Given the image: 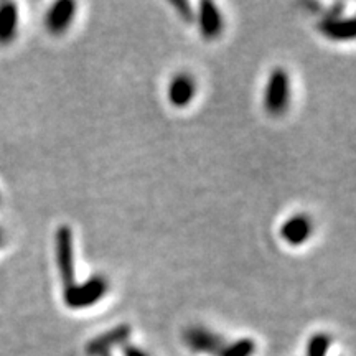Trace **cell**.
<instances>
[{"label": "cell", "instance_id": "6da1fadb", "mask_svg": "<svg viewBox=\"0 0 356 356\" xmlns=\"http://www.w3.org/2000/svg\"><path fill=\"white\" fill-rule=\"evenodd\" d=\"M108 292V280L101 275H92L86 282L73 284L65 289L63 300L70 309H86L99 302Z\"/></svg>", "mask_w": 356, "mask_h": 356}, {"label": "cell", "instance_id": "7a4b0ae2", "mask_svg": "<svg viewBox=\"0 0 356 356\" xmlns=\"http://www.w3.org/2000/svg\"><path fill=\"white\" fill-rule=\"evenodd\" d=\"M289 96H291V83L286 70L277 68L270 74L269 83L266 88L264 106L267 113L273 115H280L289 106Z\"/></svg>", "mask_w": 356, "mask_h": 356}, {"label": "cell", "instance_id": "3957f363", "mask_svg": "<svg viewBox=\"0 0 356 356\" xmlns=\"http://www.w3.org/2000/svg\"><path fill=\"white\" fill-rule=\"evenodd\" d=\"M56 261L65 289L74 284V257H73V233L70 226H61L56 231Z\"/></svg>", "mask_w": 356, "mask_h": 356}, {"label": "cell", "instance_id": "277c9868", "mask_svg": "<svg viewBox=\"0 0 356 356\" xmlns=\"http://www.w3.org/2000/svg\"><path fill=\"white\" fill-rule=\"evenodd\" d=\"M74 13H76V3L73 0H58L44 17L47 30L53 35L65 33L74 19Z\"/></svg>", "mask_w": 356, "mask_h": 356}, {"label": "cell", "instance_id": "5b68a950", "mask_svg": "<svg viewBox=\"0 0 356 356\" xmlns=\"http://www.w3.org/2000/svg\"><path fill=\"white\" fill-rule=\"evenodd\" d=\"M195 95H197V83H195L193 76H190L188 73L177 74V76H173L170 84H168V101L175 108H186L193 101Z\"/></svg>", "mask_w": 356, "mask_h": 356}, {"label": "cell", "instance_id": "8992f818", "mask_svg": "<svg viewBox=\"0 0 356 356\" xmlns=\"http://www.w3.org/2000/svg\"><path fill=\"white\" fill-rule=\"evenodd\" d=\"M312 231H314V225L310 218L307 215H296L284 222L280 228V236L291 246H300L309 241Z\"/></svg>", "mask_w": 356, "mask_h": 356}, {"label": "cell", "instance_id": "52a82bcc", "mask_svg": "<svg viewBox=\"0 0 356 356\" xmlns=\"http://www.w3.org/2000/svg\"><path fill=\"white\" fill-rule=\"evenodd\" d=\"M200 30L207 40H215L222 32V17L218 10L216 3L203 0L200 3Z\"/></svg>", "mask_w": 356, "mask_h": 356}, {"label": "cell", "instance_id": "ba28073f", "mask_svg": "<svg viewBox=\"0 0 356 356\" xmlns=\"http://www.w3.org/2000/svg\"><path fill=\"white\" fill-rule=\"evenodd\" d=\"M318 30L325 37L337 42H348L356 35V25L353 19H340V17H327L318 24Z\"/></svg>", "mask_w": 356, "mask_h": 356}, {"label": "cell", "instance_id": "9c48e42d", "mask_svg": "<svg viewBox=\"0 0 356 356\" xmlns=\"http://www.w3.org/2000/svg\"><path fill=\"white\" fill-rule=\"evenodd\" d=\"M19 26V7L15 3L0 6V44H8L15 38Z\"/></svg>", "mask_w": 356, "mask_h": 356}, {"label": "cell", "instance_id": "30bf717a", "mask_svg": "<svg viewBox=\"0 0 356 356\" xmlns=\"http://www.w3.org/2000/svg\"><path fill=\"white\" fill-rule=\"evenodd\" d=\"M129 335V327H118L114 328L113 332L106 333V335H102L97 338V340L92 341L91 345H89V351H95V353H97V351H102L104 348H108V346L111 345H115V343H121V341L124 340Z\"/></svg>", "mask_w": 356, "mask_h": 356}, {"label": "cell", "instance_id": "8fae6325", "mask_svg": "<svg viewBox=\"0 0 356 356\" xmlns=\"http://www.w3.org/2000/svg\"><path fill=\"white\" fill-rule=\"evenodd\" d=\"M188 345L195 350H213L216 345V337L213 333L203 330V328H191L188 332Z\"/></svg>", "mask_w": 356, "mask_h": 356}, {"label": "cell", "instance_id": "7c38bea8", "mask_svg": "<svg viewBox=\"0 0 356 356\" xmlns=\"http://www.w3.org/2000/svg\"><path fill=\"white\" fill-rule=\"evenodd\" d=\"M254 350V341L252 340H241L238 343L231 345L228 350L225 351V356H249Z\"/></svg>", "mask_w": 356, "mask_h": 356}, {"label": "cell", "instance_id": "4fadbf2b", "mask_svg": "<svg viewBox=\"0 0 356 356\" xmlns=\"http://www.w3.org/2000/svg\"><path fill=\"white\" fill-rule=\"evenodd\" d=\"M328 343H330V340H328L325 335H315L310 340V346H309L310 356H325V351H327V348H328Z\"/></svg>", "mask_w": 356, "mask_h": 356}, {"label": "cell", "instance_id": "5bb4252c", "mask_svg": "<svg viewBox=\"0 0 356 356\" xmlns=\"http://www.w3.org/2000/svg\"><path fill=\"white\" fill-rule=\"evenodd\" d=\"M170 3L177 8L178 13H180V17L185 22H191L195 19V13L191 10V6L188 2H185V0H170Z\"/></svg>", "mask_w": 356, "mask_h": 356}, {"label": "cell", "instance_id": "9a60e30c", "mask_svg": "<svg viewBox=\"0 0 356 356\" xmlns=\"http://www.w3.org/2000/svg\"><path fill=\"white\" fill-rule=\"evenodd\" d=\"M126 356H145V355L140 353L137 348H126Z\"/></svg>", "mask_w": 356, "mask_h": 356}, {"label": "cell", "instance_id": "2e32d148", "mask_svg": "<svg viewBox=\"0 0 356 356\" xmlns=\"http://www.w3.org/2000/svg\"><path fill=\"white\" fill-rule=\"evenodd\" d=\"M0 244H2V229H0Z\"/></svg>", "mask_w": 356, "mask_h": 356}]
</instances>
